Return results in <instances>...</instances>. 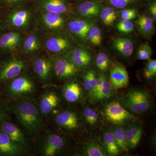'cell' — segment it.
<instances>
[{"mask_svg":"<svg viewBox=\"0 0 156 156\" xmlns=\"http://www.w3.org/2000/svg\"><path fill=\"white\" fill-rule=\"evenodd\" d=\"M14 113L20 123L31 132H36L41 125V121L36 107L28 101H22L15 105Z\"/></svg>","mask_w":156,"mask_h":156,"instance_id":"6da1fadb","label":"cell"},{"mask_svg":"<svg viewBox=\"0 0 156 156\" xmlns=\"http://www.w3.org/2000/svg\"><path fill=\"white\" fill-rule=\"evenodd\" d=\"M124 106L133 112L141 114L147 110L151 105V99L147 92L133 90L127 93L123 100Z\"/></svg>","mask_w":156,"mask_h":156,"instance_id":"7a4b0ae2","label":"cell"},{"mask_svg":"<svg viewBox=\"0 0 156 156\" xmlns=\"http://www.w3.org/2000/svg\"><path fill=\"white\" fill-rule=\"evenodd\" d=\"M106 119L115 125H122L133 119V116L118 101L108 104L104 109Z\"/></svg>","mask_w":156,"mask_h":156,"instance_id":"3957f363","label":"cell"},{"mask_svg":"<svg viewBox=\"0 0 156 156\" xmlns=\"http://www.w3.org/2000/svg\"><path fill=\"white\" fill-rule=\"evenodd\" d=\"M24 67L22 60L14 59L5 62L0 67V80H7L17 77Z\"/></svg>","mask_w":156,"mask_h":156,"instance_id":"277c9868","label":"cell"},{"mask_svg":"<svg viewBox=\"0 0 156 156\" xmlns=\"http://www.w3.org/2000/svg\"><path fill=\"white\" fill-rule=\"evenodd\" d=\"M78 68L72 60L65 58H58L54 64L55 74L59 79H67L75 75L79 70Z\"/></svg>","mask_w":156,"mask_h":156,"instance_id":"5b68a950","label":"cell"},{"mask_svg":"<svg viewBox=\"0 0 156 156\" xmlns=\"http://www.w3.org/2000/svg\"><path fill=\"white\" fill-rule=\"evenodd\" d=\"M55 121L60 128L74 131L79 127V119L76 114L71 111H65L56 116Z\"/></svg>","mask_w":156,"mask_h":156,"instance_id":"8992f818","label":"cell"},{"mask_svg":"<svg viewBox=\"0 0 156 156\" xmlns=\"http://www.w3.org/2000/svg\"><path fill=\"white\" fill-rule=\"evenodd\" d=\"M34 85L32 81L26 77H19L14 79L9 87V90L14 95H21L31 93Z\"/></svg>","mask_w":156,"mask_h":156,"instance_id":"52a82bcc","label":"cell"},{"mask_svg":"<svg viewBox=\"0 0 156 156\" xmlns=\"http://www.w3.org/2000/svg\"><path fill=\"white\" fill-rule=\"evenodd\" d=\"M2 132L9 135L14 142L23 149L26 148L27 143L24 135L17 126L8 122H3L1 126Z\"/></svg>","mask_w":156,"mask_h":156,"instance_id":"ba28073f","label":"cell"},{"mask_svg":"<svg viewBox=\"0 0 156 156\" xmlns=\"http://www.w3.org/2000/svg\"><path fill=\"white\" fill-rule=\"evenodd\" d=\"M64 145V140L61 136L56 134H50L44 145V154L46 156H55L61 151Z\"/></svg>","mask_w":156,"mask_h":156,"instance_id":"9c48e42d","label":"cell"},{"mask_svg":"<svg viewBox=\"0 0 156 156\" xmlns=\"http://www.w3.org/2000/svg\"><path fill=\"white\" fill-rule=\"evenodd\" d=\"M23 149L14 142L9 135L0 132V153L8 155L19 154Z\"/></svg>","mask_w":156,"mask_h":156,"instance_id":"30bf717a","label":"cell"},{"mask_svg":"<svg viewBox=\"0 0 156 156\" xmlns=\"http://www.w3.org/2000/svg\"><path fill=\"white\" fill-rule=\"evenodd\" d=\"M111 83L114 88L121 89L127 87L129 84V76L124 68L117 66L111 71L110 77Z\"/></svg>","mask_w":156,"mask_h":156,"instance_id":"8fae6325","label":"cell"},{"mask_svg":"<svg viewBox=\"0 0 156 156\" xmlns=\"http://www.w3.org/2000/svg\"><path fill=\"white\" fill-rule=\"evenodd\" d=\"M30 12L25 9H19L12 12L9 17V22L15 28L25 27L30 19Z\"/></svg>","mask_w":156,"mask_h":156,"instance_id":"7c38bea8","label":"cell"},{"mask_svg":"<svg viewBox=\"0 0 156 156\" xmlns=\"http://www.w3.org/2000/svg\"><path fill=\"white\" fill-rule=\"evenodd\" d=\"M101 5L94 1L87 0L82 2L78 6V11L82 16L95 17L100 13Z\"/></svg>","mask_w":156,"mask_h":156,"instance_id":"4fadbf2b","label":"cell"},{"mask_svg":"<svg viewBox=\"0 0 156 156\" xmlns=\"http://www.w3.org/2000/svg\"><path fill=\"white\" fill-rule=\"evenodd\" d=\"M33 68L37 75L41 80H46L51 74L52 63L46 58H38L34 62Z\"/></svg>","mask_w":156,"mask_h":156,"instance_id":"5bb4252c","label":"cell"},{"mask_svg":"<svg viewBox=\"0 0 156 156\" xmlns=\"http://www.w3.org/2000/svg\"><path fill=\"white\" fill-rule=\"evenodd\" d=\"M142 133V128L139 126H132L124 130L127 147L131 149L136 147L140 141Z\"/></svg>","mask_w":156,"mask_h":156,"instance_id":"9a60e30c","label":"cell"},{"mask_svg":"<svg viewBox=\"0 0 156 156\" xmlns=\"http://www.w3.org/2000/svg\"><path fill=\"white\" fill-rule=\"evenodd\" d=\"M59 103V98L56 93L49 92L42 96L40 103L41 112L44 114L49 113L57 106Z\"/></svg>","mask_w":156,"mask_h":156,"instance_id":"2e32d148","label":"cell"},{"mask_svg":"<svg viewBox=\"0 0 156 156\" xmlns=\"http://www.w3.org/2000/svg\"><path fill=\"white\" fill-rule=\"evenodd\" d=\"M43 22L50 29L56 30L61 28L64 23L61 14L56 12L46 11L43 14Z\"/></svg>","mask_w":156,"mask_h":156,"instance_id":"e0dca14e","label":"cell"},{"mask_svg":"<svg viewBox=\"0 0 156 156\" xmlns=\"http://www.w3.org/2000/svg\"><path fill=\"white\" fill-rule=\"evenodd\" d=\"M70 46L69 42L61 37L50 38L46 42V47L50 52L59 53L67 50Z\"/></svg>","mask_w":156,"mask_h":156,"instance_id":"ac0fdd59","label":"cell"},{"mask_svg":"<svg viewBox=\"0 0 156 156\" xmlns=\"http://www.w3.org/2000/svg\"><path fill=\"white\" fill-rule=\"evenodd\" d=\"M63 93L65 98L68 101L74 103L80 99L83 92L78 83L73 82L65 86Z\"/></svg>","mask_w":156,"mask_h":156,"instance_id":"d6986e66","label":"cell"},{"mask_svg":"<svg viewBox=\"0 0 156 156\" xmlns=\"http://www.w3.org/2000/svg\"><path fill=\"white\" fill-rule=\"evenodd\" d=\"M113 45L116 50L125 57H130L133 54L134 44L130 39L118 38L114 41Z\"/></svg>","mask_w":156,"mask_h":156,"instance_id":"ffe728a7","label":"cell"},{"mask_svg":"<svg viewBox=\"0 0 156 156\" xmlns=\"http://www.w3.org/2000/svg\"><path fill=\"white\" fill-rule=\"evenodd\" d=\"M91 26L88 23L82 20H73L68 24L69 29L72 33L83 39L87 37Z\"/></svg>","mask_w":156,"mask_h":156,"instance_id":"44dd1931","label":"cell"},{"mask_svg":"<svg viewBox=\"0 0 156 156\" xmlns=\"http://www.w3.org/2000/svg\"><path fill=\"white\" fill-rule=\"evenodd\" d=\"M42 6L46 11L62 14L67 11V4L65 0H44Z\"/></svg>","mask_w":156,"mask_h":156,"instance_id":"7402d4cb","label":"cell"},{"mask_svg":"<svg viewBox=\"0 0 156 156\" xmlns=\"http://www.w3.org/2000/svg\"><path fill=\"white\" fill-rule=\"evenodd\" d=\"M71 60L78 67H85L90 64L91 57L86 50L77 49L73 52Z\"/></svg>","mask_w":156,"mask_h":156,"instance_id":"603a6c76","label":"cell"},{"mask_svg":"<svg viewBox=\"0 0 156 156\" xmlns=\"http://www.w3.org/2000/svg\"><path fill=\"white\" fill-rule=\"evenodd\" d=\"M103 141L106 147L107 152L109 155L116 156L119 154L120 150L118 147L112 131H107L105 133Z\"/></svg>","mask_w":156,"mask_h":156,"instance_id":"cb8c5ba5","label":"cell"},{"mask_svg":"<svg viewBox=\"0 0 156 156\" xmlns=\"http://www.w3.org/2000/svg\"><path fill=\"white\" fill-rule=\"evenodd\" d=\"M114 88L110 82L107 80L105 82L101 89L97 94L94 95L92 99L99 101L109 98L113 95Z\"/></svg>","mask_w":156,"mask_h":156,"instance_id":"d4e9b609","label":"cell"},{"mask_svg":"<svg viewBox=\"0 0 156 156\" xmlns=\"http://www.w3.org/2000/svg\"><path fill=\"white\" fill-rule=\"evenodd\" d=\"M96 82L97 78L95 71L92 69L88 71L84 76L83 85L84 88L89 92L90 96L95 89Z\"/></svg>","mask_w":156,"mask_h":156,"instance_id":"484cf974","label":"cell"},{"mask_svg":"<svg viewBox=\"0 0 156 156\" xmlns=\"http://www.w3.org/2000/svg\"><path fill=\"white\" fill-rule=\"evenodd\" d=\"M100 17L106 26H111L116 19L115 11L112 7H105L101 9Z\"/></svg>","mask_w":156,"mask_h":156,"instance_id":"4316f807","label":"cell"},{"mask_svg":"<svg viewBox=\"0 0 156 156\" xmlns=\"http://www.w3.org/2000/svg\"><path fill=\"white\" fill-rule=\"evenodd\" d=\"M86 153L89 156H105L106 153L103 147L97 143L90 141L86 146Z\"/></svg>","mask_w":156,"mask_h":156,"instance_id":"83f0119b","label":"cell"},{"mask_svg":"<svg viewBox=\"0 0 156 156\" xmlns=\"http://www.w3.org/2000/svg\"><path fill=\"white\" fill-rule=\"evenodd\" d=\"M40 47L39 39L35 34H31L27 37L23 44V48L27 52H33Z\"/></svg>","mask_w":156,"mask_h":156,"instance_id":"f1b7e54d","label":"cell"},{"mask_svg":"<svg viewBox=\"0 0 156 156\" xmlns=\"http://www.w3.org/2000/svg\"><path fill=\"white\" fill-rule=\"evenodd\" d=\"M112 132L113 134L116 142L120 151H127L128 148L126 145L125 140L124 130L121 128H116L113 129Z\"/></svg>","mask_w":156,"mask_h":156,"instance_id":"f546056e","label":"cell"},{"mask_svg":"<svg viewBox=\"0 0 156 156\" xmlns=\"http://www.w3.org/2000/svg\"><path fill=\"white\" fill-rule=\"evenodd\" d=\"M137 23L140 29L144 33H149L153 30V20L147 16H140L137 20Z\"/></svg>","mask_w":156,"mask_h":156,"instance_id":"4dcf8cb0","label":"cell"},{"mask_svg":"<svg viewBox=\"0 0 156 156\" xmlns=\"http://www.w3.org/2000/svg\"><path fill=\"white\" fill-rule=\"evenodd\" d=\"M87 36L90 41L95 46L100 45L102 41L101 31L99 28L95 27H92L89 28Z\"/></svg>","mask_w":156,"mask_h":156,"instance_id":"1f68e13d","label":"cell"},{"mask_svg":"<svg viewBox=\"0 0 156 156\" xmlns=\"http://www.w3.org/2000/svg\"><path fill=\"white\" fill-rule=\"evenodd\" d=\"M98 68L101 71L106 72L109 66V59L108 56L104 53H98L95 60Z\"/></svg>","mask_w":156,"mask_h":156,"instance_id":"d6a6232c","label":"cell"},{"mask_svg":"<svg viewBox=\"0 0 156 156\" xmlns=\"http://www.w3.org/2000/svg\"><path fill=\"white\" fill-rule=\"evenodd\" d=\"M84 116L87 123L90 126H95L98 121V114L93 109L87 108L85 109Z\"/></svg>","mask_w":156,"mask_h":156,"instance_id":"836d02e7","label":"cell"},{"mask_svg":"<svg viewBox=\"0 0 156 156\" xmlns=\"http://www.w3.org/2000/svg\"><path fill=\"white\" fill-rule=\"evenodd\" d=\"M151 54L152 50L150 46L147 44H143L138 48L137 57L140 60H148Z\"/></svg>","mask_w":156,"mask_h":156,"instance_id":"e575fe53","label":"cell"},{"mask_svg":"<svg viewBox=\"0 0 156 156\" xmlns=\"http://www.w3.org/2000/svg\"><path fill=\"white\" fill-rule=\"evenodd\" d=\"M156 75V60L152 59L148 62L144 70V76L146 78L151 79Z\"/></svg>","mask_w":156,"mask_h":156,"instance_id":"d590c367","label":"cell"},{"mask_svg":"<svg viewBox=\"0 0 156 156\" xmlns=\"http://www.w3.org/2000/svg\"><path fill=\"white\" fill-rule=\"evenodd\" d=\"M118 30L123 33L128 34L133 31L134 30L133 23L129 20H123L118 23L117 26Z\"/></svg>","mask_w":156,"mask_h":156,"instance_id":"8d00e7d4","label":"cell"},{"mask_svg":"<svg viewBox=\"0 0 156 156\" xmlns=\"http://www.w3.org/2000/svg\"><path fill=\"white\" fill-rule=\"evenodd\" d=\"M16 33L8 32L0 37V48L2 50H9V44Z\"/></svg>","mask_w":156,"mask_h":156,"instance_id":"74e56055","label":"cell"},{"mask_svg":"<svg viewBox=\"0 0 156 156\" xmlns=\"http://www.w3.org/2000/svg\"><path fill=\"white\" fill-rule=\"evenodd\" d=\"M107 1L114 8L122 9L127 7L135 0H107Z\"/></svg>","mask_w":156,"mask_h":156,"instance_id":"f35d334b","label":"cell"},{"mask_svg":"<svg viewBox=\"0 0 156 156\" xmlns=\"http://www.w3.org/2000/svg\"><path fill=\"white\" fill-rule=\"evenodd\" d=\"M136 14H137V11L135 9H124L121 12V17L123 20L130 21L136 17Z\"/></svg>","mask_w":156,"mask_h":156,"instance_id":"ab89813d","label":"cell"},{"mask_svg":"<svg viewBox=\"0 0 156 156\" xmlns=\"http://www.w3.org/2000/svg\"><path fill=\"white\" fill-rule=\"evenodd\" d=\"M107 80V78L105 76L101 75L97 78V82H96V85L95 89L93 90L92 94L90 95V97L93 98L94 95L95 94H97L98 91L100 90L103 86V84Z\"/></svg>","mask_w":156,"mask_h":156,"instance_id":"60d3db41","label":"cell"},{"mask_svg":"<svg viewBox=\"0 0 156 156\" xmlns=\"http://www.w3.org/2000/svg\"><path fill=\"white\" fill-rule=\"evenodd\" d=\"M149 10L152 16L154 19L156 18V3L154 2L151 3L149 6Z\"/></svg>","mask_w":156,"mask_h":156,"instance_id":"b9f144b4","label":"cell"},{"mask_svg":"<svg viewBox=\"0 0 156 156\" xmlns=\"http://www.w3.org/2000/svg\"><path fill=\"white\" fill-rule=\"evenodd\" d=\"M5 116L6 115L5 114V113L2 110L0 109V122L5 119Z\"/></svg>","mask_w":156,"mask_h":156,"instance_id":"7bdbcfd3","label":"cell"},{"mask_svg":"<svg viewBox=\"0 0 156 156\" xmlns=\"http://www.w3.org/2000/svg\"><path fill=\"white\" fill-rule=\"evenodd\" d=\"M22 1L23 0H7L8 2L11 3V4H15V3L19 2Z\"/></svg>","mask_w":156,"mask_h":156,"instance_id":"ee69618b","label":"cell"},{"mask_svg":"<svg viewBox=\"0 0 156 156\" xmlns=\"http://www.w3.org/2000/svg\"><path fill=\"white\" fill-rule=\"evenodd\" d=\"M147 1H148V0H147Z\"/></svg>","mask_w":156,"mask_h":156,"instance_id":"f6af8a7d","label":"cell"}]
</instances>
